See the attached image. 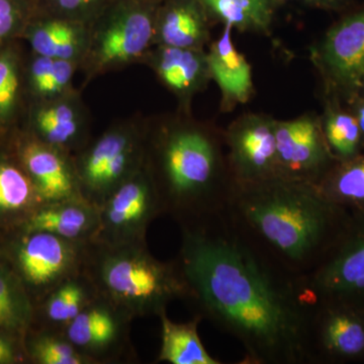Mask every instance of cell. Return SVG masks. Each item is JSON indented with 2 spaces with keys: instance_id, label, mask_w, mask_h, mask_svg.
<instances>
[{
  "instance_id": "obj_1",
  "label": "cell",
  "mask_w": 364,
  "mask_h": 364,
  "mask_svg": "<svg viewBox=\"0 0 364 364\" xmlns=\"http://www.w3.org/2000/svg\"><path fill=\"white\" fill-rule=\"evenodd\" d=\"M181 231L176 260L196 315L240 342L241 363L306 364L299 282L262 257L226 215Z\"/></svg>"
},
{
  "instance_id": "obj_2",
  "label": "cell",
  "mask_w": 364,
  "mask_h": 364,
  "mask_svg": "<svg viewBox=\"0 0 364 364\" xmlns=\"http://www.w3.org/2000/svg\"><path fill=\"white\" fill-rule=\"evenodd\" d=\"M226 217L270 264L299 282L336 247L351 213L316 184L277 176L235 184Z\"/></svg>"
},
{
  "instance_id": "obj_3",
  "label": "cell",
  "mask_w": 364,
  "mask_h": 364,
  "mask_svg": "<svg viewBox=\"0 0 364 364\" xmlns=\"http://www.w3.org/2000/svg\"><path fill=\"white\" fill-rule=\"evenodd\" d=\"M225 149L224 130L193 112L146 117L143 166L162 215L181 228L226 215L235 183Z\"/></svg>"
},
{
  "instance_id": "obj_4",
  "label": "cell",
  "mask_w": 364,
  "mask_h": 364,
  "mask_svg": "<svg viewBox=\"0 0 364 364\" xmlns=\"http://www.w3.org/2000/svg\"><path fill=\"white\" fill-rule=\"evenodd\" d=\"M82 272L100 298L132 318L159 316L189 289L176 260L160 261L147 243L109 245L87 242Z\"/></svg>"
},
{
  "instance_id": "obj_5",
  "label": "cell",
  "mask_w": 364,
  "mask_h": 364,
  "mask_svg": "<svg viewBox=\"0 0 364 364\" xmlns=\"http://www.w3.org/2000/svg\"><path fill=\"white\" fill-rule=\"evenodd\" d=\"M161 0H116L90 26V42L79 68L83 85L142 64L154 47L155 16Z\"/></svg>"
},
{
  "instance_id": "obj_6",
  "label": "cell",
  "mask_w": 364,
  "mask_h": 364,
  "mask_svg": "<svg viewBox=\"0 0 364 364\" xmlns=\"http://www.w3.org/2000/svg\"><path fill=\"white\" fill-rule=\"evenodd\" d=\"M146 117L109 124L74 155L81 196L100 208L121 184L143 168Z\"/></svg>"
},
{
  "instance_id": "obj_7",
  "label": "cell",
  "mask_w": 364,
  "mask_h": 364,
  "mask_svg": "<svg viewBox=\"0 0 364 364\" xmlns=\"http://www.w3.org/2000/svg\"><path fill=\"white\" fill-rule=\"evenodd\" d=\"M86 244L23 228L0 237L4 260L33 305L64 280L82 272Z\"/></svg>"
},
{
  "instance_id": "obj_8",
  "label": "cell",
  "mask_w": 364,
  "mask_h": 364,
  "mask_svg": "<svg viewBox=\"0 0 364 364\" xmlns=\"http://www.w3.org/2000/svg\"><path fill=\"white\" fill-rule=\"evenodd\" d=\"M303 296L306 364L363 360L364 308L338 299Z\"/></svg>"
},
{
  "instance_id": "obj_9",
  "label": "cell",
  "mask_w": 364,
  "mask_h": 364,
  "mask_svg": "<svg viewBox=\"0 0 364 364\" xmlns=\"http://www.w3.org/2000/svg\"><path fill=\"white\" fill-rule=\"evenodd\" d=\"M310 52L324 97L338 98L344 104L356 97L364 71V4L342 13Z\"/></svg>"
},
{
  "instance_id": "obj_10",
  "label": "cell",
  "mask_w": 364,
  "mask_h": 364,
  "mask_svg": "<svg viewBox=\"0 0 364 364\" xmlns=\"http://www.w3.org/2000/svg\"><path fill=\"white\" fill-rule=\"evenodd\" d=\"M161 215L156 191L143 166L100 205V226L91 241L109 245L147 243L148 228Z\"/></svg>"
},
{
  "instance_id": "obj_11",
  "label": "cell",
  "mask_w": 364,
  "mask_h": 364,
  "mask_svg": "<svg viewBox=\"0 0 364 364\" xmlns=\"http://www.w3.org/2000/svg\"><path fill=\"white\" fill-rule=\"evenodd\" d=\"M133 320L121 309L97 296L63 333L90 364L128 363L136 360L131 341Z\"/></svg>"
},
{
  "instance_id": "obj_12",
  "label": "cell",
  "mask_w": 364,
  "mask_h": 364,
  "mask_svg": "<svg viewBox=\"0 0 364 364\" xmlns=\"http://www.w3.org/2000/svg\"><path fill=\"white\" fill-rule=\"evenodd\" d=\"M299 284L306 298L338 299L364 308V213L351 214L336 247Z\"/></svg>"
},
{
  "instance_id": "obj_13",
  "label": "cell",
  "mask_w": 364,
  "mask_h": 364,
  "mask_svg": "<svg viewBox=\"0 0 364 364\" xmlns=\"http://www.w3.org/2000/svg\"><path fill=\"white\" fill-rule=\"evenodd\" d=\"M277 119L260 112H246L224 130L227 160L235 184L254 183L279 176Z\"/></svg>"
},
{
  "instance_id": "obj_14",
  "label": "cell",
  "mask_w": 364,
  "mask_h": 364,
  "mask_svg": "<svg viewBox=\"0 0 364 364\" xmlns=\"http://www.w3.org/2000/svg\"><path fill=\"white\" fill-rule=\"evenodd\" d=\"M279 176L317 184L338 161L326 142L321 117L306 112L275 127Z\"/></svg>"
},
{
  "instance_id": "obj_15",
  "label": "cell",
  "mask_w": 364,
  "mask_h": 364,
  "mask_svg": "<svg viewBox=\"0 0 364 364\" xmlns=\"http://www.w3.org/2000/svg\"><path fill=\"white\" fill-rule=\"evenodd\" d=\"M0 147L11 151L45 205L81 198L73 155L42 142L23 128Z\"/></svg>"
},
{
  "instance_id": "obj_16",
  "label": "cell",
  "mask_w": 364,
  "mask_h": 364,
  "mask_svg": "<svg viewBox=\"0 0 364 364\" xmlns=\"http://www.w3.org/2000/svg\"><path fill=\"white\" fill-rule=\"evenodd\" d=\"M21 128L73 156L92 139L90 109L76 88L53 100L30 102Z\"/></svg>"
},
{
  "instance_id": "obj_17",
  "label": "cell",
  "mask_w": 364,
  "mask_h": 364,
  "mask_svg": "<svg viewBox=\"0 0 364 364\" xmlns=\"http://www.w3.org/2000/svg\"><path fill=\"white\" fill-rule=\"evenodd\" d=\"M159 82L178 102L177 109L191 112L193 100L212 81L205 50L156 45L144 59Z\"/></svg>"
},
{
  "instance_id": "obj_18",
  "label": "cell",
  "mask_w": 364,
  "mask_h": 364,
  "mask_svg": "<svg viewBox=\"0 0 364 364\" xmlns=\"http://www.w3.org/2000/svg\"><path fill=\"white\" fill-rule=\"evenodd\" d=\"M214 25L200 0H162L155 16L154 46L205 50Z\"/></svg>"
},
{
  "instance_id": "obj_19",
  "label": "cell",
  "mask_w": 364,
  "mask_h": 364,
  "mask_svg": "<svg viewBox=\"0 0 364 364\" xmlns=\"http://www.w3.org/2000/svg\"><path fill=\"white\" fill-rule=\"evenodd\" d=\"M233 28L224 26L221 36L208 45V61L212 80L221 90L222 112L245 105L254 93L252 67L233 40Z\"/></svg>"
},
{
  "instance_id": "obj_20",
  "label": "cell",
  "mask_w": 364,
  "mask_h": 364,
  "mask_svg": "<svg viewBox=\"0 0 364 364\" xmlns=\"http://www.w3.org/2000/svg\"><path fill=\"white\" fill-rule=\"evenodd\" d=\"M21 41L36 54L74 62L80 68L87 52L90 26L33 11Z\"/></svg>"
},
{
  "instance_id": "obj_21",
  "label": "cell",
  "mask_w": 364,
  "mask_h": 364,
  "mask_svg": "<svg viewBox=\"0 0 364 364\" xmlns=\"http://www.w3.org/2000/svg\"><path fill=\"white\" fill-rule=\"evenodd\" d=\"M44 205L16 157L0 147V237L21 229Z\"/></svg>"
},
{
  "instance_id": "obj_22",
  "label": "cell",
  "mask_w": 364,
  "mask_h": 364,
  "mask_svg": "<svg viewBox=\"0 0 364 364\" xmlns=\"http://www.w3.org/2000/svg\"><path fill=\"white\" fill-rule=\"evenodd\" d=\"M23 41L0 47V146L20 129L28 109L23 79L26 50Z\"/></svg>"
},
{
  "instance_id": "obj_23",
  "label": "cell",
  "mask_w": 364,
  "mask_h": 364,
  "mask_svg": "<svg viewBox=\"0 0 364 364\" xmlns=\"http://www.w3.org/2000/svg\"><path fill=\"white\" fill-rule=\"evenodd\" d=\"M98 226L100 208L81 196L43 205L21 228L86 243L92 240Z\"/></svg>"
},
{
  "instance_id": "obj_24",
  "label": "cell",
  "mask_w": 364,
  "mask_h": 364,
  "mask_svg": "<svg viewBox=\"0 0 364 364\" xmlns=\"http://www.w3.org/2000/svg\"><path fill=\"white\" fill-rule=\"evenodd\" d=\"M97 296L85 273L69 277L33 305L32 327L63 331Z\"/></svg>"
},
{
  "instance_id": "obj_25",
  "label": "cell",
  "mask_w": 364,
  "mask_h": 364,
  "mask_svg": "<svg viewBox=\"0 0 364 364\" xmlns=\"http://www.w3.org/2000/svg\"><path fill=\"white\" fill-rule=\"evenodd\" d=\"M214 23L255 35L269 36L286 0H200Z\"/></svg>"
},
{
  "instance_id": "obj_26",
  "label": "cell",
  "mask_w": 364,
  "mask_h": 364,
  "mask_svg": "<svg viewBox=\"0 0 364 364\" xmlns=\"http://www.w3.org/2000/svg\"><path fill=\"white\" fill-rule=\"evenodd\" d=\"M79 65L74 62L26 52L23 79L28 104L45 102L75 90L73 79Z\"/></svg>"
},
{
  "instance_id": "obj_27",
  "label": "cell",
  "mask_w": 364,
  "mask_h": 364,
  "mask_svg": "<svg viewBox=\"0 0 364 364\" xmlns=\"http://www.w3.org/2000/svg\"><path fill=\"white\" fill-rule=\"evenodd\" d=\"M161 323V347L158 363L170 364H221L213 358L203 346L198 328L202 318L196 315L186 323H176L167 315V311L158 316Z\"/></svg>"
},
{
  "instance_id": "obj_28",
  "label": "cell",
  "mask_w": 364,
  "mask_h": 364,
  "mask_svg": "<svg viewBox=\"0 0 364 364\" xmlns=\"http://www.w3.org/2000/svg\"><path fill=\"white\" fill-rule=\"evenodd\" d=\"M321 124L326 142L338 161L358 156L364 151V140L358 119L338 98L324 97Z\"/></svg>"
},
{
  "instance_id": "obj_29",
  "label": "cell",
  "mask_w": 364,
  "mask_h": 364,
  "mask_svg": "<svg viewBox=\"0 0 364 364\" xmlns=\"http://www.w3.org/2000/svg\"><path fill=\"white\" fill-rule=\"evenodd\" d=\"M317 186L327 200L351 214L364 213V151L335 163Z\"/></svg>"
},
{
  "instance_id": "obj_30",
  "label": "cell",
  "mask_w": 364,
  "mask_h": 364,
  "mask_svg": "<svg viewBox=\"0 0 364 364\" xmlns=\"http://www.w3.org/2000/svg\"><path fill=\"white\" fill-rule=\"evenodd\" d=\"M33 322V303L16 273L0 259V330L25 337Z\"/></svg>"
},
{
  "instance_id": "obj_31",
  "label": "cell",
  "mask_w": 364,
  "mask_h": 364,
  "mask_svg": "<svg viewBox=\"0 0 364 364\" xmlns=\"http://www.w3.org/2000/svg\"><path fill=\"white\" fill-rule=\"evenodd\" d=\"M28 363L90 364L63 331L31 328L25 336Z\"/></svg>"
},
{
  "instance_id": "obj_32",
  "label": "cell",
  "mask_w": 364,
  "mask_h": 364,
  "mask_svg": "<svg viewBox=\"0 0 364 364\" xmlns=\"http://www.w3.org/2000/svg\"><path fill=\"white\" fill-rule=\"evenodd\" d=\"M36 13L90 26L116 0H33Z\"/></svg>"
},
{
  "instance_id": "obj_33",
  "label": "cell",
  "mask_w": 364,
  "mask_h": 364,
  "mask_svg": "<svg viewBox=\"0 0 364 364\" xmlns=\"http://www.w3.org/2000/svg\"><path fill=\"white\" fill-rule=\"evenodd\" d=\"M33 14V0H0V47L21 40Z\"/></svg>"
},
{
  "instance_id": "obj_34",
  "label": "cell",
  "mask_w": 364,
  "mask_h": 364,
  "mask_svg": "<svg viewBox=\"0 0 364 364\" xmlns=\"http://www.w3.org/2000/svg\"><path fill=\"white\" fill-rule=\"evenodd\" d=\"M28 363L25 337L0 330V364Z\"/></svg>"
},
{
  "instance_id": "obj_35",
  "label": "cell",
  "mask_w": 364,
  "mask_h": 364,
  "mask_svg": "<svg viewBox=\"0 0 364 364\" xmlns=\"http://www.w3.org/2000/svg\"><path fill=\"white\" fill-rule=\"evenodd\" d=\"M291 1L299 2L303 6L312 7V9L339 14L348 11L356 4V0H291Z\"/></svg>"
},
{
  "instance_id": "obj_36",
  "label": "cell",
  "mask_w": 364,
  "mask_h": 364,
  "mask_svg": "<svg viewBox=\"0 0 364 364\" xmlns=\"http://www.w3.org/2000/svg\"><path fill=\"white\" fill-rule=\"evenodd\" d=\"M345 105L358 119L359 129H360L364 140V97L356 95V97L349 100L348 102H345Z\"/></svg>"
},
{
  "instance_id": "obj_37",
  "label": "cell",
  "mask_w": 364,
  "mask_h": 364,
  "mask_svg": "<svg viewBox=\"0 0 364 364\" xmlns=\"http://www.w3.org/2000/svg\"><path fill=\"white\" fill-rule=\"evenodd\" d=\"M358 95L364 97V71L363 72V74H361L360 79H359Z\"/></svg>"
},
{
  "instance_id": "obj_38",
  "label": "cell",
  "mask_w": 364,
  "mask_h": 364,
  "mask_svg": "<svg viewBox=\"0 0 364 364\" xmlns=\"http://www.w3.org/2000/svg\"><path fill=\"white\" fill-rule=\"evenodd\" d=\"M0 259L4 260V253H2L1 246H0Z\"/></svg>"
},
{
  "instance_id": "obj_39",
  "label": "cell",
  "mask_w": 364,
  "mask_h": 364,
  "mask_svg": "<svg viewBox=\"0 0 364 364\" xmlns=\"http://www.w3.org/2000/svg\"><path fill=\"white\" fill-rule=\"evenodd\" d=\"M161 1H162V0H161Z\"/></svg>"
}]
</instances>
